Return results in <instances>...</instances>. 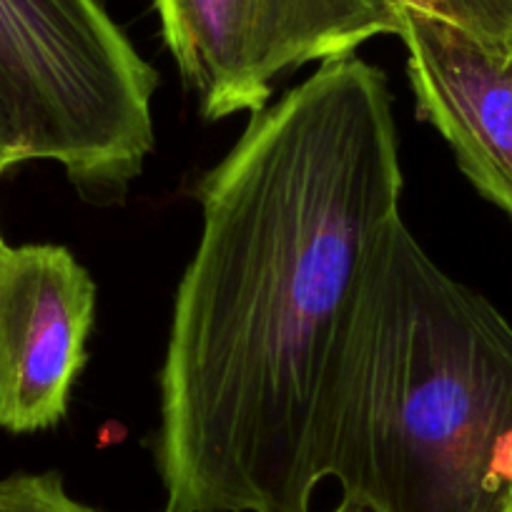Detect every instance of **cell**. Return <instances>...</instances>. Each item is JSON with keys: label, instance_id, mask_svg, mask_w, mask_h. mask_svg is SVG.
<instances>
[{"label": "cell", "instance_id": "6da1fadb", "mask_svg": "<svg viewBox=\"0 0 512 512\" xmlns=\"http://www.w3.org/2000/svg\"><path fill=\"white\" fill-rule=\"evenodd\" d=\"M402 186L390 83L357 56L251 113L206 171L159 374L166 510L312 512L334 379Z\"/></svg>", "mask_w": 512, "mask_h": 512}, {"label": "cell", "instance_id": "9c48e42d", "mask_svg": "<svg viewBox=\"0 0 512 512\" xmlns=\"http://www.w3.org/2000/svg\"><path fill=\"white\" fill-rule=\"evenodd\" d=\"M21 161H26L21 141H18L11 123H8L6 113L0 111V176L6 174L8 169H13L16 164H21Z\"/></svg>", "mask_w": 512, "mask_h": 512}, {"label": "cell", "instance_id": "4fadbf2b", "mask_svg": "<svg viewBox=\"0 0 512 512\" xmlns=\"http://www.w3.org/2000/svg\"><path fill=\"white\" fill-rule=\"evenodd\" d=\"M166 512H169V510H166Z\"/></svg>", "mask_w": 512, "mask_h": 512}, {"label": "cell", "instance_id": "52a82bcc", "mask_svg": "<svg viewBox=\"0 0 512 512\" xmlns=\"http://www.w3.org/2000/svg\"><path fill=\"white\" fill-rule=\"evenodd\" d=\"M495 48H512V0H400Z\"/></svg>", "mask_w": 512, "mask_h": 512}, {"label": "cell", "instance_id": "5b68a950", "mask_svg": "<svg viewBox=\"0 0 512 512\" xmlns=\"http://www.w3.org/2000/svg\"><path fill=\"white\" fill-rule=\"evenodd\" d=\"M96 284L66 246L0 254V430L28 435L66 417L86 364Z\"/></svg>", "mask_w": 512, "mask_h": 512}, {"label": "cell", "instance_id": "8fae6325", "mask_svg": "<svg viewBox=\"0 0 512 512\" xmlns=\"http://www.w3.org/2000/svg\"><path fill=\"white\" fill-rule=\"evenodd\" d=\"M6 251V241H3V236H0V254Z\"/></svg>", "mask_w": 512, "mask_h": 512}, {"label": "cell", "instance_id": "277c9868", "mask_svg": "<svg viewBox=\"0 0 512 512\" xmlns=\"http://www.w3.org/2000/svg\"><path fill=\"white\" fill-rule=\"evenodd\" d=\"M181 81L206 121L259 113L289 68L400 36V0H151Z\"/></svg>", "mask_w": 512, "mask_h": 512}, {"label": "cell", "instance_id": "8992f818", "mask_svg": "<svg viewBox=\"0 0 512 512\" xmlns=\"http://www.w3.org/2000/svg\"><path fill=\"white\" fill-rule=\"evenodd\" d=\"M417 116L432 123L485 199L512 216V48L402 6Z\"/></svg>", "mask_w": 512, "mask_h": 512}, {"label": "cell", "instance_id": "7a4b0ae2", "mask_svg": "<svg viewBox=\"0 0 512 512\" xmlns=\"http://www.w3.org/2000/svg\"><path fill=\"white\" fill-rule=\"evenodd\" d=\"M324 475L372 512L512 505V324L437 267L402 219L349 327Z\"/></svg>", "mask_w": 512, "mask_h": 512}, {"label": "cell", "instance_id": "3957f363", "mask_svg": "<svg viewBox=\"0 0 512 512\" xmlns=\"http://www.w3.org/2000/svg\"><path fill=\"white\" fill-rule=\"evenodd\" d=\"M159 73L101 0H0V111L26 161H56L86 201L116 204L156 146Z\"/></svg>", "mask_w": 512, "mask_h": 512}, {"label": "cell", "instance_id": "ba28073f", "mask_svg": "<svg viewBox=\"0 0 512 512\" xmlns=\"http://www.w3.org/2000/svg\"><path fill=\"white\" fill-rule=\"evenodd\" d=\"M0 512H98L66 492L58 472L0 480Z\"/></svg>", "mask_w": 512, "mask_h": 512}, {"label": "cell", "instance_id": "30bf717a", "mask_svg": "<svg viewBox=\"0 0 512 512\" xmlns=\"http://www.w3.org/2000/svg\"><path fill=\"white\" fill-rule=\"evenodd\" d=\"M332 512H372V510H369V507H364V505H359V502L342 497V502H339V505L334 507Z\"/></svg>", "mask_w": 512, "mask_h": 512}, {"label": "cell", "instance_id": "7c38bea8", "mask_svg": "<svg viewBox=\"0 0 512 512\" xmlns=\"http://www.w3.org/2000/svg\"><path fill=\"white\" fill-rule=\"evenodd\" d=\"M507 512H512V505H510V507H507Z\"/></svg>", "mask_w": 512, "mask_h": 512}]
</instances>
